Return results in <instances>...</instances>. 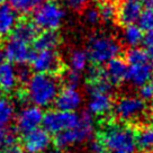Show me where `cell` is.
<instances>
[{"label":"cell","instance_id":"cell-32","mask_svg":"<svg viewBox=\"0 0 153 153\" xmlns=\"http://www.w3.org/2000/svg\"><path fill=\"white\" fill-rule=\"evenodd\" d=\"M140 97L143 99L144 101H151L153 100V81L146 82L143 86L140 87L139 90Z\"/></svg>","mask_w":153,"mask_h":153},{"label":"cell","instance_id":"cell-6","mask_svg":"<svg viewBox=\"0 0 153 153\" xmlns=\"http://www.w3.org/2000/svg\"><path fill=\"white\" fill-rule=\"evenodd\" d=\"M65 17L62 6L54 0L43 1L33 11V23L42 30H56Z\"/></svg>","mask_w":153,"mask_h":153},{"label":"cell","instance_id":"cell-27","mask_svg":"<svg viewBox=\"0 0 153 153\" xmlns=\"http://www.w3.org/2000/svg\"><path fill=\"white\" fill-rule=\"evenodd\" d=\"M98 10H99V15H100V20H102L104 23H107V24L111 23L117 16V7L113 2H109L108 0L101 2Z\"/></svg>","mask_w":153,"mask_h":153},{"label":"cell","instance_id":"cell-35","mask_svg":"<svg viewBox=\"0 0 153 153\" xmlns=\"http://www.w3.org/2000/svg\"><path fill=\"white\" fill-rule=\"evenodd\" d=\"M65 5L68 6V8L74 10V11H79L86 8L88 0H64Z\"/></svg>","mask_w":153,"mask_h":153},{"label":"cell","instance_id":"cell-17","mask_svg":"<svg viewBox=\"0 0 153 153\" xmlns=\"http://www.w3.org/2000/svg\"><path fill=\"white\" fill-rule=\"evenodd\" d=\"M18 76L14 63L9 61H2L0 63V91L11 92L18 86Z\"/></svg>","mask_w":153,"mask_h":153},{"label":"cell","instance_id":"cell-28","mask_svg":"<svg viewBox=\"0 0 153 153\" xmlns=\"http://www.w3.org/2000/svg\"><path fill=\"white\" fill-rule=\"evenodd\" d=\"M140 28L144 32H150L153 29V8H146L142 10L137 19Z\"/></svg>","mask_w":153,"mask_h":153},{"label":"cell","instance_id":"cell-39","mask_svg":"<svg viewBox=\"0 0 153 153\" xmlns=\"http://www.w3.org/2000/svg\"><path fill=\"white\" fill-rule=\"evenodd\" d=\"M43 153H62L59 149H48L45 152Z\"/></svg>","mask_w":153,"mask_h":153},{"label":"cell","instance_id":"cell-34","mask_svg":"<svg viewBox=\"0 0 153 153\" xmlns=\"http://www.w3.org/2000/svg\"><path fill=\"white\" fill-rule=\"evenodd\" d=\"M88 152L89 153H106L105 146L99 139H90L88 144Z\"/></svg>","mask_w":153,"mask_h":153},{"label":"cell","instance_id":"cell-41","mask_svg":"<svg viewBox=\"0 0 153 153\" xmlns=\"http://www.w3.org/2000/svg\"><path fill=\"white\" fill-rule=\"evenodd\" d=\"M94 2H98V4H101V2H104V1H107V0H92Z\"/></svg>","mask_w":153,"mask_h":153},{"label":"cell","instance_id":"cell-26","mask_svg":"<svg viewBox=\"0 0 153 153\" xmlns=\"http://www.w3.org/2000/svg\"><path fill=\"white\" fill-rule=\"evenodd\" d=\"M150 61L148 53L143 48H131L126 52V63L131 64H139V63H145Z\"/></svg>","mask_w":153,"mask_h":153},{"label":"cell","instance_id":"cell-22","mask_svg":"<svg viewBox=\"0 0 153 153\" xmlns=\"http://www.w3.org/2000/svg\"><path fill=\"white\" fill-rule=\"evenodd\" d=\"M89 61H90V59H89L88 52L85 50H81V48H76L70 53L68 63H69V67L71 70L81 73L88 69Z\"/></svg>","mask_w":153,"mask_h":153},{"label":"cell","instance_id":"cell-43","mask_svg":"<svg viewBox=\"0 0 153 153\" xmlns=\"http://www.w3.org/2000/svg\"><path fill=\"white\" fill-rule=\"evenodd\" d=\"M151 109H152V111H153V100H152V104H151Z\"/></svg>","mask_w":153,"mask_h":153},{"label":"cell","instance_id":"cell-5","mask_svg":"<svg viewBox=\"0 0 153 153\" xmlns=\"http://www.w3.org/2000/svg\"><path fill=\"white\" fill-rule=\"evenodd\" d=\"M120 53V45L113 36L107 34H98L89 39L88 55L96 65L109 62Z\"/></svg>","mask_w":153,"mask_h":153},{"label":"cell","instance_id":"cell-36","mask_svg":"<svg viewBox=\"0 0 153 153\" xmlns=\"http://www.w3.org/2000/svg\"><path fill=\"white\" fill-rule=\"evenodd\" d=\"M16 71H17L19 82H26L29 79V76H32L29 69L27 67H25V64H22L18 68H16Z\"/></svg>","mask_w":153,"mask_h":153},{"label":"cell","instance_id":"cell-4","mask_svg":"<svg viewBox=\"0 0 153 153\" xmlns=\"http://www.w3.org/2000/svg\"><path fill=\"white\" fill-rule=\"evenodd\" d=\"M95 134V120L90 113H83L79 116V120L72 128L65 129L57 133L54 139V143L59 150H67L73 148L76 144L85 143L92 139Z\"/></svg>","mask_w":153,"mask_h":153},{"label":"cell","instance_id":"cell-40","mask_svg":"<svg viewBox=\"0 0 153 153\" xmlns=\"http://www.w3.org/2000/svg\"><path fill=\"white\" fill-rule=\"evenodd\" d=\"M5 60V53H4V48H0V63Z\"/></svg>","mask_w":153,"mask_h":153},{"label":"cell","instance_id":"cell-24","mask_svg":"<svg viewBox=\"0 0 153 153\" xmlns=\"http://www.w3.org/2000/svg\"><path fill=\"white\" fill-rule=\"evenodd\" d=\"M9 6L20 15H27L33 13L44 0H8Z\"/></svg>","mask_w":153,"mask_h":153},{"label":"cell","instance_id":"cell-9","mask_svg":"<svg viewBox=\"0 0 153 153\" xmlns=\"http://www.w3.org/2000/svg\"><path fill=\"white\" fill-rule=\"evenodd\" d=\"M29 62L36 73L54 74L62 68L60 55L55 50H35L32 52Z\"/></svg>","mask_w":153,"mask_h":153},{"label":"cell","instance_id":"cell-3","mask_svg":"<svg viewBox=\"0 0 153 153\" xmlns=\"http://www.w3.org/2000/svg\"><path fill=\"white\" fill-rule=\"evenodd\" d=\"M113 85L110 83L105 76H102L99 79L89 81L88 86V113H90L92 116L104 117L107 116L113 110V98H111V89Z\"/></svg>","mask_w":153,"mask_h":153},{"label":"cell","instance_id":"cell-37","mask_svg":"<svg viewBox=\"0 0 153 153\" xmlns=\"http://www.w3.org/2000/svg\"><path fill=\"white\" fill-rule=\"evenodd\" d=\"M0 153H26L23 146H20L18 144L14 142L8 145H5L4 148L0 149Z\"/></svg>","mask_w":153,"mask_h":153},{"label":"cell","instance_id":"cell-30","mask_svg":"<svg viewBox=\"0 0 153 153\" xmlns=\"http://www.w3.org/2000/svg\"><path fill=\"white\" fill-rule=\"evenodd\" d=\"M80 80H81V76H80V73L76 71H73V70H68L65 73H64V76H63V81L65 82V85L68 87H76L79 86V83H80Z\"/></svg>","mask_w":153,"mask_h":153},{"label":"cell","instance_id":"cell-13","mask_svg":"<svg viewBox=\"0 0 153 153\" xmlns=\"http://www.w3.org/2000/svg\"><path fill=\"white\" fill-rule=\"evenodd\" d=\"M81 92L74 87H65L62 90H59L57 96L54 100L56 109L65 111H76L82 105Z\"/></svg>","mask_w":153,"mask_h":153},{"label":"cell","instance_id":"cell-1","mask_svg":"<svg viewBox=\"0 0 153 153\" xmlns=\"http://www.w3.org/2000/svg\"><path fill=\"white\" fill-rule=\"evenodd\" d=\"M59 90L60 83L53 74L35 73L26 81V98L30 104L41 108L53 105Z\"/></svg>","mask_w":153,"mask_h":153},{"label":"cell","instance_id":"cell-8","mask_svg":"<svg viewBox=\"0 0 153 153\" xmlns=\"http://www.w3.org/2000/svg\"><path fill=\"white\" fill-rule=\"evenodd\" d=\"M79 120V115L76 111H65L61 109H52L45 113L43 116L44 129L50 134L56 135L63 131L72 128Z\"/></svg>","mask_w":153,"mask_h":153},{"label":"cell","instance_id":"cell-10","mask_svg":"<svg viewBox=\"0 0 153 153\" xmlns=\"http://www.w3.org/2000/svg\"><path fill=\"white\" fill-rule=\"evenodd\" d=\"M44 113L41 107L35 105L24 106L18 111V114L15 115L16 118V128L20 133H27L35 128H38L43 122Z\"/></svg>","mask_w":153,"mask_h":153},{"label":"cell","instance_id":"cell-42","mask_svg":"<svg viewBox=\"0 0 153 153\" xmlns=\"http://www.w3.org/2000/svg\"><path fill=\"white\" fill-rule=\"evenodd\" d=\"M6 1H7V0H0V6H1V5H4V4H5Z\"/></svg>","mask_w":153,"mask_h":153},{"label":"cell","instance_id":"cell-14","mask_svg":"<svg viewBox=\"0 0 153 153\" xmlns=\"http://www.w3.org/2000/svg\"><path fill=\"white\" fill-rule=\"evenodd\" d=\"M153 78V65L149 62L131 64L127 69L126 80L131 86L140 88L144 83L151 81Z\"/></svg>","mask_w":153,"mask_h":153},{"label":"cell","instance_id":"cell-18","mask_svg":"<svg viewBox=\"0 0 153 153\" xmlns=\"http://www.w3.org/2000/svg\"><path fill=\"white\" fill-rule=\"evenodd\" d=\"M18 22V14L9 5L0 6V38L9 36Z\"/></svg>","mask_w":153,"mask_h":153},{"label":"cell","instance_id":"cell-44","mask_svg":"<svg viewBox=\"0 0 153 153\" xmlns=\"http://www.w3.org/2000/svg\"><path fill=\"white\" fill-rule=\"evenodd\" d=\"M149 153H153V149H152V150H151V151H150Z\"/></svg>","mask_w":153,"mask_h":153},{"label":"cell","instance_id":"cell-11","mask_svg":"<svg viewBox=\"0 0 153 153\" xmlns=\"http://www.w3.org/2000/svg\"><path fill=\"white\" fill-rule=\"evenodd\" d=\"M52 139L44 128H35L24 134L23 149L26 153H43L50 149Z\"/></svg>","mask_w":153,"mask_h":153},{"label":"cell","instance_id":"cell-21","mask_svg":"<svg viewBox=\"0 0 153 153\" xmlns=\"http://www.w3.org/2000/svg\"><path fill=\"white\" fill-rule=\"evenodd\" d=\"M33 42L35 50H55L60 44V36L55 30H43Z\"/></svg>","mask_w":153,"mask_h":153},{"label":"cell","instance_id":"cell-38","mask_svg":"<svg viewBox=\"0 0 153 153\" xmlns=\"http://www.w3.org/2000/svg\"><path fill=\"white\" fill-rule=\"evenodd\" d=\"M146 8H153V0H143Z\"/></svg>","mask_w":153,"mask_h":153},{"label":"cell","instance_id":"cell-31","mask_svg":"<svg viewBox=\"0 0 153 153\" xmlns=\"http://www.w3.org/2000/svg\"><path fill=\"white\" fill-rule=\"evenodd\" d=\"M83 18L89 25H96L100 22V15H99V10L96 7H88L85 10L83 14Z\"/></svg>","mask_w":153,"mask_h":153},{"label":"cell","instance_id":"cell-23","mask_svg":"<svg viewBox=\"0 0 153 153\" xmlns=\"http://www.w3.org/2000/svg\"><path fill=\"white\" fill-rule=\"evenodd\" d=\"M16 109L14 102L0 96V126H8L14 120Z\"/></svg>","mask_w":153,"mask_h":153},{"label":"cell","instance_id":"cell-7","mask_svg":"<svg viewBox=\"0 0 153 153\" xmlns=\"http://www.w3.org/2000/svg\"><path fill=\"white\" fill-rule=\"evenodd\" d=\"M113 110L115 116L122 122H136L144 116L146 105L140 96L127 95L118 99L113 106Z\"/></svg>","mask_w":153,"mask_h":153},{"label":"cell","instance_id":"cell-15","mask_svg":"<svg viewBox=\"0 0 153 153\" xmlns=\"http://www.w3.org/2000/svg\"><path fill=\"white\" fill-rule=\"evenodd\" d=\"M143 10L142 2L140 0H122L117 7V16L122 25L135 24Z\"/></svg>","mask_w":153,"mask_h":153},{"label":"cell","instance_id":"cell-29","mask_svg":"<svg viewBox=\"0 0 153 153\" xmlns=\"http://www.w3.org/2000/svg\"><path fill=\"white\" fill-rule=\"evenodd\" d=\"M16 142V133L7 126H0V149Z\"/></svg>","mask_w":153,"mask_h":153},{"label":"cell","instance_id":"cell-12","mask_svg":"<svg viewBox=\"0 0 153 153\" xmlns=\"http://www.w3.org/2000/svg\"><path fill=\"white\" fill-rule=\"evenodd\" d=\"M32 50L29 48L28 43L23 42L18 38H15L11 36L5 44L4 53L5 57L8 59V61L14 64H26L29 62V59L32 55Z\"/></svg>","mask_w":153,"mask_h":153},{"label":"cell","instance_id":"cell-2","mask_svg":"<svg viewBox=\"0 0 153 153\" xmlns=\"http://www.w3.org/2000/svg\"><path fill=\"white\" fill-rule=\"evenodd\" d=\"M100 140L106 153H136V132L131 126L109 124L101 132Z\"/></svg>","mask_w":153,"mask_h":153},{"label":"cell","instance_id":"cell-16","mask_svg":"<svg viewBox=\"0 0 153 153\" xmlns=\"http://www.w3.org/2000/svg\"><path fill=\"white\" fill-rule=\"evenodd\" d=\"M127 69L128 67L126 61L117 56L106 63L104 76L113 86H120L126 80Z\"/></svg>","mask_w":153,"mask_h":153},{"label":"cell","instance_id":"cell-19","mask_svg":"<svg viewBox=\"0 0 153 153\" xmlns=\"http://www.w3.org/2000/svg\"><path fill=\"white\" fill-rule=\"evenodd\" d=\"M11 34H13V37L18 38L20 41L29 44L38 35V28L34 25V23L24 20V22H18V24L16 25Z\"/></svg>","mask_w":153,"mask_h":153},{"label":"cell","instance_id":"cell-33","mask_svg":"<svg viewBox=\"0 0 153 153\" xmlns=\"http://www.w3.org/2000/svg\"><path fill=\"white\" fill-rule=\"evenodd\" d=\"M142 43L144 45V51L148 53L149 57L153 60V29L150 32H146Z\"/></svg>","mask_w":153,"mask_h":153},{"label":"cell","instance_id":"cell-20","mask_svg":"<svg viewBox=\"0 0 153 153\" xmlns=\"http://www.w3.org/2000/svg\"><path fill=\"white\" fill-rule=\"evenodd\" d=\"M120 37L123 43L129 48H136L137 45L142 43L143 41V30L140 28L139 25L129 24L125 25V27L122 30Z\"/></svg>","mask_w":153,"mask_h":153},{"label":"cell","instance_id":"cell-25","mask_svg":"<svg viewBox=\"0 0 153 153\" xmlns=\"http://www.w3.org/2000/svg\"><path fill=\"white\" fill-rule=\"evenodd\" d=\"M136 145L143 152H150L153 149V127H143L136 133Z\"/></svg>","mask_w":153,"mask_h":153}]
</instances>
